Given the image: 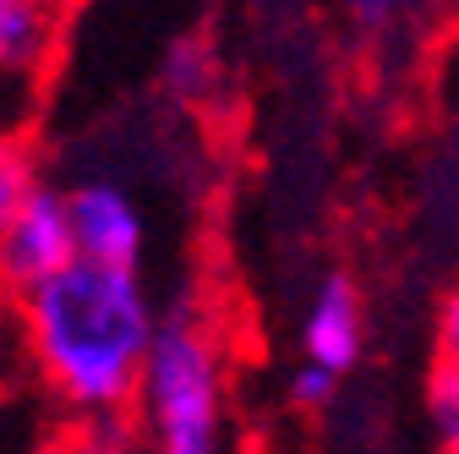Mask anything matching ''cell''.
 Returning <instances> with one entry per match:
<instances>
[{
    "mask_svg": "<svg viewBox=\"0 0 459 454\" xmlns=\"http://www.w3.org/2000/svg\"><path fill=\"white\" fill-rule=\"evenodd\" d=\"M77 258L109 268H143L148 258V208L143 197L115 176H77L61 187Z\"/></svg>",
    "mask_w": 459,
    "mask_h": 454,
    "instance_id": "277c9868",
    "label": "cell"
},
{
    "mask_svg": "<svg viewBox=\"0 0 459 454\" xmlns=\"http://www.w3.org/2000/svg\"><path fill=\"white\" fill-rule=\"evenodd\" d=\"M421 411H427V427L437 438V454H459V367L432 362Z\"/></svg>",
    "mask_w": 459,
    "mask_h": 454,
    "instance_id": "9c48e42d",
    "label": "cell"
},
{
    "mask_svg": "<svg viewBox=\"0 0 459 454\" xmlns=\"http://www.w3.org/2000/svg\"><path fill=\"white\" fill-rule=\"evenodd\" d=\"M432 362L459 367V285L443 291L437 301V323H432Z\"/></svg>",
    "mask_w": 459,
    "mask_h": 454,
    "instance_id": "8fae6325",
    "label": "cell"
},
{
    "mask_svg": "<svg viewBox=\"0 0 459 454\" xmlns=\"http://www.w3.org/2000/svg\"><path fill=\"white\" fill-rule=\"evenodd\" d=\"M339 383H344V378H333V372L301 362V367H290V406H296V411H323V406H333Z\"/></svg>",
    "mask_w": 459,
    "mask_h": 454,
    "instance_id": "30bf717a",
    "label": "cell"
},
{
    "mask_svg": "<svg viewBox=\"0 0 459 454\" xmlns=\"http://www.w3.org/2000/svg\"><path fill=\"white\" fill-rule=\"evenodd\" d=\"M61 17L55 0H0V127L28 132L61 49Z\"/></svg>",
    "mask_w": 459,
    "mask_h": 454,
    "instance_id": "3957f363",
    "label": "cell"
},
{
    "mask_svg": "<svg viewBox=\"0 0 459 454\" xmlns=\"http://www.w3.org/2000/svg\"><path fill=\"white\" fill-rule=\"evenodd\" d=\"M164 88L176 93L181 104H203L219 88V55L203 39H176L164 55Z\"/></svg>",
    "mask_w": 459,
    "mask_h": 454,
    "instance_id": "ba28073f",
    "label": "cell"
},
{
    "mask_svg": "<svg viewBox=\"0 0 459 454\" xmlns=\"http://www.w3.org/2000/svg\"><path fill=\"white\" fill-rule=\"evenodd\" d=\"M39 187H44V176H39V153H33L28 132L0 127V231L22 214V203Z\"/></svg>",
    "mask_w": 459,
    "mask_h": 454,
    "instance_id": "52a82bcc",
    "label": "cell"
},
{
    "mask_svg": "<svg viewBox=\"0 0 459 454\" xmlns=\"http://www.w3.org/2000/svg\"><path fill=\"white\" fill-rule=\"evenodd\" d=\"M148 454H224V351L197 307L164 312L137 394Z\"/></svg>",
    "mask_w": 459,
    "mask_h": 454,
    "instance_id": "7a4b0ae2",
    "label": "cell"
},
{
    "mask_svg": "<svg viewBox=\"0 0 459 454\" xmlns=\"http://www.w3.org/2000/svg\"><path fill=\"white\" fill-rule=\"evenodd\" d=\"M12 323L39 383L77 422H93L137 406L164 312L143 268L77 258L39 291L12 301Z\"/></svg>",
    "mask_w": 459,
    "mask_h": 454,
    "instance_id": "6da1fadb",
    "label": "cell"
},
{
    "mask_svg": "<svg viewBox=\"0 0 459 454\" xmlns=\"http://www.w3.org/2000/svg\"><path fill=\"white\" fill-rule=\"evenodd\" d=\"M339 12L351 17V28H361V33H383V28L399 22L405 0H339Z\"/></svg>",
    "mask_w": 459,
    "mask_h": 454,
    "instance_id": "7c38bea8",
    "label": "cell"
},
{
    "mask_svg": "<svg viewBox=\"0 0 459 454\" xmlns=\"http://www.w3.org/2000/svg\"><path fill=\"white\" fill-rule=\"evenodd\" d=\"M66 263H77L72 241V219H66V192L61 187H39L22 214L0 231V301H22L39 291L44 279H55Z\"/></svg>",
    "mask_w": 459,
    "mask_h": 454,
    "instance_id": "5b68a950",
    "label": "cell"
},
{
    "mask_svg": "<svg viewBox=\"0 0 459 454\" xmlns=\"http://www.w3.org/2000/svg\"><path fill=\"white\" fill-rule=\"evenodd\" d=\"M367 356V301L351 274H328L301 312V362L344 378Z\"/></svg>",
    "mask_w": 459,
    "mask_h": 454,
    "instance_id": "8992f818",
    "label": "cell"
},
{
    "mask_svg": "<svg viewBox=\"0 0 459 454\" xmlns=\"http://www.w3.org/2000/svg\"><path fill=\"white\" fill-rule=\"evenodd\" d=\"M421 6H448V0H421Z\"/></svg>",
    "mask_w": 459,
    "mask_h": 454,
    "instance_id": "5bb4252c",
    "label": "cell"
},
{
    "mask_svg": "<svg viewBox=\"0 0 459 454\" xmlns=\"http://www.w3.org/2000/svg\"><path fill=\"white\" fill-rule=\"evenodd\" d=\"M55 6H61V12H66V6H77V0H55Z\"/></svg>",
    "mask_w": 459,
    "mask_h": 454,
    "instance_id": "4fadbf2b",
    "label": "cell"
}]
</instances>
